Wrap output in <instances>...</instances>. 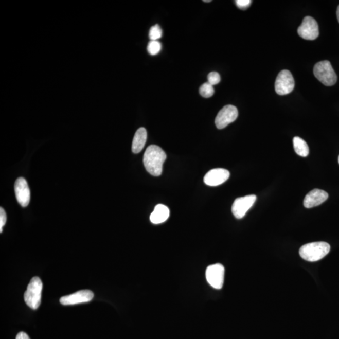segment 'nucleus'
I'll use <instances>...</instances> for the list:
<instances>
[{
  "label": "nucleus",
  "instance_id": "1",
  "mask_svg": "<svg viewBox=\"0 0 339 339\" xmlns=\"http://www.w3.org/2000/svg\"><path fill=\"white\" fill-rule=\"evenodd\" d=\"M166 158V154L160 147L156 145H150L145 151L144 156L145 169L152 175H161L163 165Z\"/></svg>",
  "mask_w": 339,
  "mask_h": 339
},
{
  "label": "nucleus",
  "instance_id": "2",
  "mask_svg": "<svg viewBox=\"0 0 339 339\" xmlns=\"http://www.w3.org/2000/svg\"><path fill=\"white\" fill-rule=\"evenodd\" d=\"M330 246L326 242H314L304 245L299 251V254L304 260L315 262L322 260L329 254Z\"/></svg>",
  "mask_w": 339,
  "mask_h": 339
},
{
  "label": "nucleus",
  "instance_id": "3",
  "mask_svg": "<svg viewBox=\"0 0 339 339\" xmlns=\"http://www.w3.org/2000/svg\"><path fill=\"white\" fill-rule=\"evenodd\" d=\"M42 282L38 276L33 277L28 284L24 294L25 303L33 310H37L41 303Z\"/></svg>",
  "mask_w": 339,
  "mask_h": 339
},
{
  "label": "nucleus",
  "instance_id": "4",
  "mask_svg": "<svg viewBox=\"0 0 339 339\" xmlns=\"http://www.w3.org/2000/svg\"><path fill=\"white\" fill-rule=\"evenodd\" d=\"M315 78L326 86L334 85L337 81V76L331 64L328 61L318 62L313 68Z\"/></svg>",
  "mask_w": 339,
  "mask_h": 339
},
{
  "label": "nucleus",
  "instance_id": "5",
  "mask_svg": "<svg viewBox=\"0 0 339 339\" xmlns=\"http://www.w3.org/2000/svg\"><path fill=\"white\" fill-rule=\"evenodd\" d=\"M275 91L279 95L283 96L292 92L295 87V81L292 73L288 70L281 71L275 81Z\"/></svg>",
  "mask_w": 339,
  "mask_h": 339
},
{
  "label": "nucleus",
  "instance_id": "6",
  "mask_svg": "<svg viewBox=\"0 0 339 339\" xmlns=\"http://www.w3.org/2000/svg\"><path fill=\"white\" fill-rule=\"evenodd\" d=\"M225 269L221 264L210 265L207 267L206 276L210 286L217 290L223 288L224 281Z\"/></svg>",
  "mask_w": 339,
  "mask_h": 339
},
{
  "label": "nucleus",
  "instance_id": "7",
  "mask_svg": "<svg viewBox=\"0 0 339 339\" xmlns=\"http://www.w3.org/2000/svg\"><path fill=\"white\" fill-rule=\"evenodd\" d=\"M298 33L300 38L308 41H313L319 35L317 22L311 16L305 17L303 22L298 28Z\"/></svg>",
  "mask_w": 339,
  "mask_h": 339
},
{
  "label": "nucleus",
  "instance_id": "8",
  "mask_svg": "<svg viewBox=\"0 0 339 339\" xmlns=\"http://www.w3.org/2000/svg\"><path fill=\"white\" fill-rule=\"evenodd\" d=\"M256 198L255 195H249L236 199L232 206V212L235 217L238 219L244 218L254 205Z\"/></svg>",
  "mask_w": 339,
  "mask_h": 339
},
{
  "label": "nucleus",
  "instance_id": "9",
  "mask_svg": "<svg viewBox=\"0 0 339 339\" xmlns=\"http://www.w3.org/2000/svg\"><path fill=\"white\" fill-rule=\"evenodd\" d=\"M238 116L237 108L233 105H227L218 114L215 123L218 129H223L227 125L236 121Z\"/></svg>",
  "mask_w": 339,
  "mask_h": 339
},
{
  "label": "nucleus",
  "instance_id": "10",
  "mask_svg": "<svg viewBox=\"0 0 339 339\" xmlns=\"http://www.w3.org/2000/svg\"><path fill=\"white\" fill-rule=\"evenodd\" d=\"M94 293L89 290H80L73 294L64 296L60 299V303L63 306H72L87 303L93 300Z\"/></svg>",
  "mask_w": 339,
  "mask_h": 339
},
{
  "label": "nucleus",
  "instance_id": "11",
  "mask_svg": "<svg viewBox=\"0 0 339 339\" xmlns=\"http://www.w3.org/2000/svg\"><path fill=\"white\" fill-rule=\"evenodd\" d=\"M229 176L230 173L227 170L215 169L206 173L204 178V182L209 186H218L227 181Z\"/></svg>",
  "mask_w": 339,
  "mask_h": 339
},
{
  "label": "nucleus",
  "instance_id": "12",
  "mask_svg": "<svg viewBox=\"0 0 339 339\" xmlns=\"http://www.w3.org/2000/svg\"><path fill=\"white\" fill-rule=\"evenodd\" d=\"M15 192L17 201L22 207H27L30 201V191L24 178L17 179L15 183Z\"/></svg>",
  "mask_w": 339,
  "mask_h": 339
},
{
  "label": "nucleus",
  "instance_id": "13",
  "mask_svg": "<svg viewBox=\"0 0 339 339\" xmlns=\"http://www.w3.org/2000/svg\"><path fill=\"white\" fill-rule=\"evenodd\" d=\"M329 194L326 191L315 189L310 191L306 196L304 201V206L307 209L320 206L327 200Z\"/></svg>",
  "mask_w": 339,
  "mask_h": 339
},
{
  "label": "nucleus",
  "instance_id": "14",
  "mask_svg": "<svg viewBox=\"0 0 339 339\" xmlns=\"http://www.w3.org/2000/svg\"><path fill=\"white\" fill-rule=\"evenodd\" d=\"M170 216V210L163 204H158L150 215V221L153 224H158L164 223Z\"/></svg>",
  "mask_w": 339,
  "mask_h": 339
},
{
  "label": "nucleus",
  "instance_id": "15",
  "mask_svg": "<svg viewBox=\"0 0 339 339\" xmlns=\"http://www.w3.org/2000/svg\"><path fill=\"white\" fill-rule=\"evenodd\" d=\"M147 139V132L144 128H140L136 131L132 143V152L138 153L143 150Z\"/></svg>",
  "mask_w": 339,
  "mask_h": 339
},
{
  "label": "nucleus",
  "instance_id": "16",
  "mask_svg": "<svg viewBox=\"0 0 339 339\" xmlns=\"http://www.w3.org/2000/svg\"><path fill=\"white\" fill-rule=\"evenodd\" d=\"M293 147L295 152L302 157H306L309 154V148L307 144L300 137L296 136L293 139Z\"/></svg>",
  "mask_w": 339,
  "mask_h": 339
},
{
  "label": "nucleus",
  "instance_id": "17",
  "mask_svg": "<svg viewBox=\"0 0 339 339\" xmlns=\"http://www.w3.org/2000/svg\"><path fill=\"white\" fill-rule=\"evenodd\" d=\"M199 93L204 98H209L215 94V89L213 85L210 84L209 82H206L199 88Z\"/></svg>",
  "mask_w": 339,
  "mask_h": 339
},
{
  "label": "nucleus",
  "instance_id": "18",
  "mask_svg": "<svg viewBox=\"0 0 339 339\" xmlns=\"http://www.w3.org/2000/svg\"><path fill=\"white\" fill-rule=\"evenodd\" d=\"M162 49V44L158 41H151L148 44V52L152 56L158 54Z\"/></svg>",
  "mask_w": 339,
  "mask_h": 339
},
{
  "label": "nucleus",
  "instance_id": "19",
  "mask_svg": "<svg viewBox=\"0 0 339 339\" xmlns=\"http://www.w3.org/2000/svg\"><path fill=\"white\" fill-rule=\"evenodd\" d=\"M162 30L158 25H154L150 28L149 32V38L151 41H157L158 39H160L162 36Z\"/></svg>",
  "mask_w": 339,
  "mask_h": 339
},
{
  "label": "nucleus",
  "instance_id": "20",
  "mask_svg": "<svg viewBox=\"0 0 339 339\" xmlns=\"http://www.w3.org/2000/svg\"><path fill=\"white\" fill-rule=\"evenodd\" d=\"M208 82L212 85L218 84L221 81V76L217 72H211L208 75Z\"/></svg>",
  "mask_w": 339,
  "mask_h": 339
},
{
  "label": "nucleus",
  "instance_id": "21",
  "mask_svg": "<svg viewBox=\"0 0 339 339\" xmlns=\"http://www.w3.org/2000/svg\"><path fill=\"white\" fill-rule=\"evenodd\" d=\"M235 3L239 9L246 10L249 7L252 1H250V0H236Z\"/></svg>",
  "mask_w": 339,
  "mask_h": 339
},
{
  "label": "nucleus",
  "instance_id": "22",
  "mask_svg": "<svg viewBox=\"0 0 339 339\" xmlns=\"http://www.w3.org/2000/svg\"><path fill=\"white\" fill-rule=\"evenodd\" d=\"M7 213L2 207L0 208V232L3 231V227H4L7 222Z\"/></svg>",
  "mask_w": 339,
  "mask_h": 339
},
{
  "label": "nucleus",
  "instance_id": "23",
  "mask_svg": "<svg viewBox=\"0 0 339 339\" xmlns=\"http://www.w3.org/2000/svg\"><path fill=\"white\" fill-rule=\"evenodd\" d=\"M16 339H30L29 337V336L28 335V334H26V333L24 332H19L18 334H17Z\"/></svg>",
  "mask_w": 339,
  "mask_h": 339
},
{
  "label": "nucleus",
  "instance_id": "24",
  "mask_svg": "<svg viewBox=\"0 0 339 339\" xmlns=\"http://www.w3.org/2000/svg\"><path fill=\"white\" fill-rule=\"evenodd\" d=\"M337 17L338 21L339 22V5L337 10Z\"/></svg>",
  "mask_w": 339,
  "mask_h": 339
},
{
  "label": "nucleus",
  "instance_id": "25",
  "mask_svg": "<svg viewBox=\"0 0 339 339\" xmlns=\"http://www.w3.org/2000/svg\"><path fill=\"white\" fill-rule=\"evenodd\" d=\"M204 2H207V3H209V2H211V1H210V0H207V1H206V0H204Z\"/></svg>",
  "mask_w": 339,
  "mask_h": 339
},
{
  "label": "nucleus",
  "instance_id": "26",
  "mask_svg": "<svg viewBox=\"0 0 339 339\" xmlns=\"http://www.w3.org/2000/svg\"><path fill=\"white\" fill-rule=\"evenodd\" d=\"M338 164H339V156H338Z\"/></svg>",
  "mask_w": 339,
  "mask_h": 339
}]
</instances>
